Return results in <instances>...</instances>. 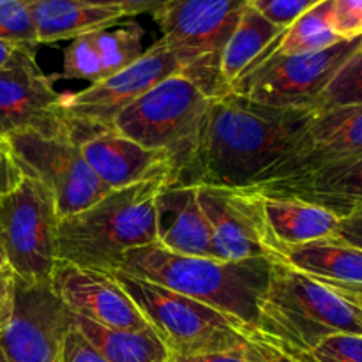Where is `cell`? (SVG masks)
Listing matches in <instances>:
<instances>
[{
	"label": "cell",
	"instance_id": "1",
	"mask_svg": "<svg viewBox=\"0 0 362 362\" xmlns=\"http://www.w3.org/2000/svg\"><path fill=\"white\" fill-rule=\"evenodd\" d=\"M317 112L274 108L235 92L214 98L170 184L246 189L288 154Z\"/></svg>",
	"mask_w": 362,
	"mask_h": 362
},
{
	"label": "cell",
	"instance_id": "2",
	"mask_svg": "<svg viewBox=\"0 0 362 362\" xmlns=\"http://www.w3.org/2000/svg\"><path fill=\"white\" fill-rule=\"evenodd\" d=\"M336 334L362 336V306L283 262H271L253 343L293 361Z\"/></svg>",
	"mask_w": 362,
	"mask_h": 362
},
{
	"label": "cell",
	"instance_id": "3",
	"mask_svg": "<svg viewBox=\"0 0 362 362\" xmlns=\"http://www.w3.org/2000/svg\"><path fill=\"white\" fill-rule=\"evenodd\" d=\"M119 272L156 283L207 304L239 324L253 341L258 304L265 293L271 260L221 262L166 251L158 243L129 251Z\"/></svg>",
	"mask_w": 362,
	"mask_h": 362
},
{
	"label": "cell",
	"instance_id": "4",
	"mask_svg": "<svg viewBox=\"0 0 362 362\" xmlns=\"http://www.w3.org/2000/svg\"><path fill=\"white\" fill-rule=\"evenodd\" d=\"M168 179L112 189L85 211L59 221V260L115 274L129 251L158 243L156 197Z\"/></svg>",
	"mask_w": 362,
	"mask_h": 362
},
{
	"label": "cell",
	"instance_id": "5",
	"mask_svg": "<svg viewBox=\"0 0 362 362\" xmlns=\"http://www.w3.org/2000/svg\"><path fill=\"white\" fill-rule=\"evenodd\" d=\"M113 278L173 356L251 352L257 346L239 324L207 304L126 272H115Z\"/></svg>",
	"mask_w": 362,
	"mask_h": 362
},
{
	"label": "cell",
	"instance_id": "6",
	"mask_svg": "<svg viewBox=\"0 0 362 362\" xmlns=\"http://www.w3.org/2000/svg\"><path fill=\"white\" fill-rule=\"evenodd\" d=\"M247 0H172L152 16L161 41L173 53L180 74L211 98L226 94L219 64Z\"/></svg>",
	"mask_w": 362,
	"mask_h": 362
},
{
	"label": "cell",
	"instance_id": "7",
	"mask_svg": "<svg viewBox=\"0 0 362 362\" xmlns=\"http://www.w3.org/2000/svg\"><path fill=\"white\" fill-rule=\"evenodd\" d=\"M197 83L173 74L134 99L113 119V129L172 161L168 184L193 151L204 117L212 103Z\"/></svg>",
	"mask_w": 362,
	"mask_h": 362
},
{
	"label": "cell",
	"instance_id": "8",
	"mask_svg": "<svg viewBox=\"0 0 362 362\" xmlns=\"http://www.w3.org/2000/svg\"><path fill=\"white\" fill-rule=\"evenodd\" d=\"M59 221L53 197L30 175L0 198V246L18 279L52 283L59 262Z\"/></svg>",
	"mask_w": 362,
	"mask_h": 362
},
{
	"label": "cell",
	"instance_id": "9",
	"mask_svg": "<svg viewBox=\"0 0 362 362\" xmlns=\"http://www.w3.org/2000/svg\"><path fill=\"white\" fill-rule=\"evenodd\" d=\"M361 37L300 55L272 52L233 83L230 92L274 108L320 110V98L343 64L361 48Z\"/></svg>",
	"mask_w": 362,
	"mask_h": 362
},
{
	"label": "cell",
	"instance_id": "10",
	"mask_svg": "<svg viewBox=\"0 0 362 362\" xmlns=\"http://www.w3.org/2000/svg\"><path fill=\"white\" fill-rule=\"evenodd\" d=\"M180 73L173 53L161 39L126 69L103 78L80 92H66L60 98V112L76 141L101 131L113 129V119L134 99L151 90L159 81Z\"/></svg>",
	"mask_w": 362,
	"mask_h": 362
},
{
	"label": "cell",
	"instance_id": "11",
	"mask_svg": "<svg viewBox=\"0 0 362 362\" xmlns=\"http://www.w3.org/2000/svg\"><path fill=\"white\" fill-rule=\"evenodd\" d=\"M7 140L25 175L37 179L49 191L59 219L85 211L112 191L88 166L71 134L46 136L20 131Z\"/></svg>",
	"mask_w": 362,
	"mask_h": 362
},
{
	"label": "cell",
	"instance_id": "12",
	"mask_svg": "<svg viewBox=\"0 0 362 362\" xmlns=\"http://www.w3.org/2000/svg\"><path fill=\"white\" fill-rule=\"evenodd\" d=\"M73 313L52 283H27L14 276L13 310L0 332L7 362H59Z\"/></svg>",
	"mask_w": 362,
	"mask_h": 362
},
{
	"label": "cell",
	"instance_id": "13",
	"mask_svg": "<svg viewBox=\"0 0 362 362\" xmlns=\"http://www.w3.org/2000/svg\"><path fill=\"white\" fill-rule=\"evenodd\" d=\"M198 200L211 226L216 260H279L257 193L232 187L198 186Z\"/></svg>",
	"mask_w": 362,
	"mask_h": 362
},
{
	"label": "cell",
	"instance_id": "14",
	"mask_svg": "<svg viewBox=\"0 0 362 362\" xmlns=\"http://www.w3.org/2000/svg\"><path fill=\"white\" fill-rule=\"evenodd\" d=\"M354 156H362V105L318 110L288 154L246 189L293 179Z\"/></svg>",
	"mask_w": 362,
	"mask_h": 362
},
{
	"label": "cell",
	"instance_id": "15",
	"mask_svg": "<svg viewBox=\"0 0 362 362\" xmlns=\"http://www.w3.org/2000/svg\"><path fill=\"white\" fill-rule=\"evenodd\" d=\"M60 98L35 62V55L0 71V134L11 136L20 131H35L46 136L71 134Z\"/></svg>",
	"mask_w": 362,
	"mask_h": 362
},
{
	"label": "cell",
	"instance_id": "16",
	"mask_svg": "<svg viewBox=\"0 0 362 362\" xmlns=\"http://www.w3.org/2000/svg\"><path fill=\"white\" fill-rule=\"evenodd\" d=\"M52 286L73 315L113 331H148L136 304L124 292L113 274L88 271L59 260Z\"/></svg>",
	"mask_w": 362,
	"mask_h": 362
},
{
	"label": "cell",
	"instance_id": "17",
	"mask_svg": "<svg viewBox=\"0 0 362 362\" xmlns=\"http://www.w3.org/2000/svg\"><path fill=\"white\" fill-rule=\"evenodd\" d=\"M78 144L85 161L110 189L170 179L172 173V161L165 152L144 147L115 129L95 133Z\"/></svg>",
	"mask_w": 362,
	"mask_h": 362
},
{
	"label": "cell",
	"instance_id": "18",
	"mask_svg": "<svg viewBox=\"0 0 362 362\" xmlns=\"http://www.w3.org/2000/svg\"><path fill=\"white\" fill-rule=\"evenodd\" d=\"M247 191L310 202L341 218L354 209L362 207V156L338 159L304 175Z\"/></svg>",
	"mask_w": 362,
	"mask_h": 362
},
{
	"label": "cell",
	"instance_id": "19",
	"mask_svg": "<svg viewBox=\"0 0 362 362\" xmlns=\"http://www.w3.org/2000/svg\"><path fill=\"white\" fill-rule=\"evenodd\" d=\"M158 244L187 257L214 258L212 232L198 200V186L165 184L156 197ZM216 260V258H214Z\"/></svg>",
	"mask_w": 362,
	"mask_h": 362
},
{
	"label": "cell",
	"instance_id": "20",
	"mask_svg": "<svg viewBox=\"0 0 362 362\" xmlns=\"http://www.w3.org/2000/svg\"><path fill=\"white\" fill-rule=\"evenodd\" d=\"M279 262L350 297H362V251L334 239L285 247Z\"/></svg>",
	"mask_w": 362,
	"mask_h": 362
},
{
	"label": "cell",
	"instance_id": "21",
	"mask_svg": "<svg viewBox=\"0 0 362 362\" xmlns=\"http://www.w3.org/2000/svg\"><path fill=\"white\" fill-rule=\"evenodd\" d=\"M30 9L39 45L73 41L129 20L124 11L85 0H30Z\"/></svg>",
	"mask_w": 362,
	"mask_h": 362
},
{
	"label": "cell",
	"instance_id": "22",
	"mask_svg": "<svg viewBox=\"0 0 362 362\" xmlns=\"http://www.w3.org/2000/svg\"><path fill=\"white\" fill-rule=\"evenodd\" d=\"M257 194L260 198L269 235L278 255H281L285 247L331 239L334 233L339 219L334 212L297 198Z\"/></svg>",
	"mask_w": 362,
	"mask_h": 362
},
{
	"label": "cell",
	"instance_id": "23",
	"mask_svg": "<svg viewBox=\"0 0 362 362\" xmlns=\"http://www.w3.org/2000/svg\"><path fill=\"white\" fill-rule=\"evenodd\" d=\"M283 34L285 28L269 21L264 14L247 4L221 53L219 74L226 90L230 92L239 78L271 55Z\"/></svg>",
	"mask_w": 362,
	"mask_h": 362
},
{
	"label": "cell",
	"instance_id": "24",
	"mask_svg": "<svg viewBox=\"0 0 362 362\" xmlns=\"http://www.w3.org/2000/svg\"><path fill=\"white\" fill-rule=\"evenodd\" d=\"M73 324L108 362H172L161 339L148 331H113L73 315Z\"/></svg>",
	"mask_w": 362,
	"mask_h": 362
},
{
	"label": "cell",
	"instance_id": "25",
	"mask_svg": "<svg viewBox=\"0 0 362 362\" xmlns=\"http://www.w3.org/2000/svg\"><path fill=\"white\" fill-rule=\"evenodd\" d=\"M345 39L332 25V0H324L293 21L279 39L274 52L281 55H300L327 49Z\"/></svg>",
	"mask_w": 362,
	"mask_h": 362
},
{
	"label": "cell",
	"instance_id": "26",
	"mask_svg": "<svg viewBox=\"0 0 362 362\" xmlns=\"http://www.w3.org/2000/svg\"><path fill=\"white\" fill-rule=\"evenodd\" d=\"M145 30L136 21H122L115 27L95 32V45L101 57L103 78L126 69L144 55Z\"/></svg>",
	"mask_w": 362,
	"mask_h": 362
},
{
	"label": "cell",
	"instance_id": "27",
	"mask_svg": "<svg viewBox=\"0 0 362 362\" xmlns=\"http://www.w3.org/2000/svg\"><path fill=\"white\" fill-rule=\"evenodd\" d=\"M60 78L66 80H87L90 85L103 80L101 57L95 45V32L73 39L64 52Z\"/></svg>",
	"mask_w": 362,
	"mask_h": 362
},
{
	"label": "cell",
	"instance_id": "28",
	"mask_svg": "<svg viewBox=\"0 0 362 362\" xmlns=\"http://www.w3.org/2000/svg\"><path fill=\"white\" fill-rule=\"evenodd\" d=\"M0 39L28 49H37L30 0H0Z\"/></svg>",
	"mask_w": 362,
	"mask_h": 362
},
{
	"label": "cell",
	"instance_id": "29",
	"mask_svg": "<svg viewBox=\"0 0 362 362\" xmlns=\"http://www.w3.org/2000/svg\"><path fill=\"white\" fill-rule=\"evenodd\" d=\"M362 105V53L350 57L320 98V110Z\"/></svg>",
	"mask_w": 362,
	"mask_h": 362
},
{
	"label": "cell",
	"instance_id": "30",
	"mask_svg": "<svg viewBox=\"0 0 362 362\" xmlns=\"http://www.w3.org/2000/svg\"><path fill=\"white\" fill-rule=\"evenodd\" d=\"M290 362H362V336H331Z\"/></svg>",
	"mask_w": 362,
	"mask_h": 362
},
{
	"label": "cell",
	"instance_id": "31",
	"mask_svg": "<svg viewBox=\"0 0 362 362\" xmlns=\"http://www.w3.org/2000/svg\"><path fill=\"white\" fill-rule=\"evenodd\" d=\"M324 0H253L251 6L264 14L269 21L281 28H288L304 13Z\"/></svg>",
	"mask_w": 362,
	"mask_h": 362
},
{
	"label": "cell",
	"instance_id": "32",
	"mask_svg": "<svg viewBox=\"0 0 362 362\" xmlns=\"http://www.w3.org/2000/svg\"><path fill=\"white\" fill-rule=\"evenodd\" d=\"M332 25L341 39L362 35V0H332Z\"/></svg>",
	"mask_w": 362,
	"mask_h": 362
},
{
	"label": "cell",
	"instance_id": "33",
	"mask_svg": "<svg viewBox=\"0 0 362 362\" xmlns=\"http://www.w3.org/2000/svg\"><path fill=\"white\" fill-rule=\"evenodd\" d=\"M60 362H108L101 354L98 352L94 345L74 327L67 331L64 338L62 354H60Z\"/></svg>",
	"mask_w": 362,
	"mask_h": 362
},
{
	"label": "cell",
	"instance_id": "34",
	"mask_svg": "<svg viewBox=\"0 0 362 362\" xmlns=\"http://www.w3.org/2000/svg\"><path fill=\"white\" fill-rule=\"evenodd\" d=\"M25 173L11 148L9 140L0 134V198L16 189Z\"/></svg>",
	"mask_w": 362,
	"mask_h": 362
},
{
	"label": "cell",
	"instance_id": "35",
	"mask_svg": "<svg viewBox=\"0 0 362 362\" xmlns=\"http://www.w3.org/2000/svg\"><path fill=\"white\" fill-rule=\"evenodd\" d=\"M331 239L362 251V207L354 209L349 214L338 219V225H336Z\"/></svg>",
	"mask_w": 362,
	"mask_h": 362
},
{
	"label": "cell",
	"instance_id": "36",
	"mask_svg": "<svg viewBox=\"0 0 362 362\" xmlns=\"http://www.w3.org/2000/svg\"><path fill=\"white\" fill-rule=\"evenodd\" d=\"M85 2L98 4V6L106 7H115V9L124 11L129 18H133L145 13L154 14L156 11L165 7L166 4H170L172 0H85Z\"/></svg>",
	"mask_w": 362,
	"mask_h": 362
},
{
	"label": "cell",
	"instance_id": "37",
	"mask_svg": "<svg viewBox=\"0 0 362 362\" xmlns=\"http://www.w3.org/2000/svg\"><path fill=\"white\" fill-rule=\"evenodd\" d=\"M14 293V274L9 267L0 269V332L6 327L13 310Z\"/></svg>",
	"mask_w": 362,
	"mask_h": 362
},
{
	"label": "cell",
	"instance_id": "38",
	"mask_svg": "<svg viewBox=\"0 0 362 362\" xmlns=\"http://www.w3.org/2000/svg\"><path fill=\"white\" fill-rule=\"evenodd\" d=\"M30 55H35L34 49L23 48V46H18L14 45V42L0 39V71L21 62V60L27 59V57Z\"/></svg>",
	"mask_w": 362,
	"mask_h": 362
},
{
	"label": "cell",
	"instance_id": "39",
	"mask_svg": "<svg viewBox=\"0 0 362 362\" xmlns=\"http://www.w3.org/2000/svg\"><path fill=\"white\" fill-rule=\"evenodd\" d=\"M257 349V346H255ZM253 349V350H255ZM251 352H230V354H209V356L179 357L172 354V362H250Z\"/></svg>",
	"mask_w": 362,
	"mask_h": 362
},
{
	"label": "cell",
	"instance_id": "40",
	"mask_svg": "<svg viewBox=\"0 0 362 362\" xmlns=\"http://www.w3.org/2000/svg\"><path fill=\"white\" fill-rule=\"evenodd\" d=\"M250 362H290V361L283 359V357L279 356H274V354H271L269 350H264L260 349V346H257V349L253 350V354L250 356Z\"/></svg>",
	"mask_w": 362,
	"mask_h": 362
},
{
	"label": "cell",
	"instance_id": "41",
	"mask_svg": "<svg viewBox=\"0 0 362 362\" xmlns=\"http://www.w3.org/2000/svg\"><path fill=\"white\" fill-rule=\"evenodd\" d=\"M6 265H7L6 255H4V250H2V246H0V269H2V267H6Z\"/></svg>",
	"mask_w": 362,
	"mask_h": 362
},
{
	"label": "cell",
	"instance_id": "42",
	"mask_svg": "<svg viewBox=\"0 0 362 362\" xmlns=\"http://www.w3.org/2000/svg\"><path fill=\"white\" fill-rule=\"evenodd\" d=\"M0 362H7L6 356H4V352H2V349H0Z\"/></svg>",
	"mask_w": 362,
	"mask_h": 362
},
{
	"label": "cell",
	"instance_id": "43",
	"mask_svg": "<svg viewBox=\"0 0 362 362\" xmlns=\"http://www.w3.org/2000/svg\"><path fill=\"white\" fill-rule=\"evenodd\" d=\"M356 300H357V303H359L361 306H362V297H359V299H356Z\"/></svg>",
	"mask_w": 362,
	"mask_h": 362
},
{
	"label": "cell",
	"instance_id": "44",
	"mask_svg": "<svg viewBox=\"0 0 362 362\" xmlns=\"http://www.w3.org/2000/svg\"><path fill=\"white\" fill-rule=\"evenodd\" d=\"M359 52L362 53V41H361V48H359Z\"/></svg>",
	"mask_w": 362,
	"mask_h": 362
},
{
	"label": "cell",
	"instance_id": "45",
	"mask_svg": "<svg viewBox=\"0 0 362 362\" xmlns=\"http://www.w3.org/2000/svg\"><path fill=\"white\" fill-rule=\"evenodd\" d=\"M247 2H250V4H251V2H253V0H247Z\"/></svg>",
	"mask_w": 362,
	"mask_h": 362
}]
</instances>
